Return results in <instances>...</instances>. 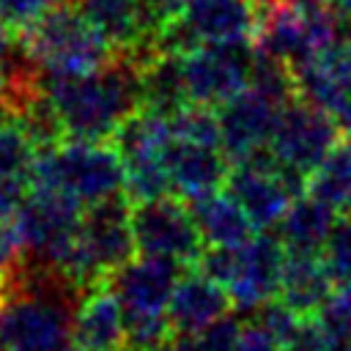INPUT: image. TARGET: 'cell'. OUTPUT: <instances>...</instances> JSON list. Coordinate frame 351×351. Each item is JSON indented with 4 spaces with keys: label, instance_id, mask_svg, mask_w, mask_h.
Masks as SVG:
<instances>
[{
    "label": "cell",
    "instance_id": "obj_1",
    "mask_svg": "<svg viewBox=\"0 0 351 351\" xmlns=\"http://www.w3.org/2000/svg\"><path fill=\"white\" fill-rule=\"evenodd\" d=\"M36 88L47 99L66 140L107 143L118 126L143 107L140 66L126 55L88 74H36Z\"/></svg>",
    "mask_w": 351,
    "mask_h": 351
},
{
    "label": "cell",
    "instance_id": "obj_2",
    "mask_svg": "<svg viewBox=\"0 0 351 351\" xmlns=\"http://www.w3.org/2000/svg\"><path fill=\"white\" fill-rule=\"evenodd\" d=\"M80 291L44 269H25L16 285L0 296L3 351H71Z\"/></svg>",
    "mask_w": 351,
    "mask_h": 351
},
{
    "label": "cell",
    "instance_id": "obj_3",
    "mask_svg": "<svg viewBox=\"0 0 351 351\" xmlns=\"http://www.w3.org/2000/svg\"><path fill=\"white\" fill-rule=\"evenodd\" d=\"M33 186L58 189L82 206H93L123 192L126 167L112 143L60 140L38 151Z\"/></svg>",
    "mask_w": 351,
    "mask_h": 351
},
{
    "label": "cell",
    "instance_id": "obj_4",
    "mask_svg": "<svg viewBox=\"0 0 351 351\" xmlns=\"http://www.w3.org/2000/svg\"><path fill=\"white\" fill-rule=\"evenodd\" d=\"M134 252L137 241L132 228V200L126 192H121L88 206L60 277L82 293L93 285H101L115 269L132 261Z\"/></svg>",
    "mask_w": 351,
    "mask_h": 351
},
{
    "label": "cell",
    "instance_id": "obj_5",
    "mask_svg": "<svg viewBox=\"0 0 351 351\" xmlns=\"http://www.w3.org/2000/svg\"><path fill=\"white\" fill-rule=\"evenodd\" d=\"M22 47L36 74L47 77L88 74L112 60V47L93 30V25L80 14V8L69 5L47 11L25 33Z\"/></svg>",
    "mask_w": 351,
    "mask_h": 351
},
{
    "label": "cell",
    "instance_id": "obj_6",
    "mask_svg": "<svg viewBox=\"0 0 351 351\" xmlns=\"http://www.w3.org/2000/svg\"><path fill=\"white\" fill-rule=\"evenodd\" d=\"M82 214V203H77L74 197L58 189L30 186L25 203L8 219V225L14 228L27 263L60 277L74 250Z\"/></svg>",
    "mask_w": 351,
    "mask_h": 351
},
{
    "label": "cell",
    "instance_id": "obj_7",
    "mask_svg": "<svg viewBox=\"0 0 351 351\" xmlns=\"http://www.w3.org/2000/svg\"><path fill=\"white\" fill-rule=\"evenodd\" d=\"M225 186L247 211L252 225L266 230L274 228L288 206L307 192V176L280 165L271 151H263L247 162H236Z\"/></svg>",
    "mask_w": 351,
    "mask_h": 351
},
{
    "label": "cell",
    "instance_id": "obj_8",
    "mask_svg": "<svg viewBox=\"0 0 351 351\" xmlns=\"http://www.w3.org/2000/svg\"><path fill=\"white\" fill-rule=\"evenodd\" d=\"M255 49L241 44H197L181 55V74L189 104L222 107L236 93L250 88Z\"/></svg>",
    "mask_w": 351,
    "mask_h": 351
},
{
    "label": "cell",
    "instance_id": "obj_9",
    "mask_svg": "<svg viewBox=\"0 0 351 351\" xmlns=\"http://www.w3.org/2000/svg\"><path fill=\"white\" fill-rule=\"evenodd\" d=\"M132 228H134L137 252L170 258L184 266H195V261L206 247L189 214V206L178 203L170 195L132 203Z\"/></svg>",
    "mask_w": 351,
    "mask_h": 351
},
{
    "label": "cell",
    "instance_id": "obj_10",
    "mask_svg": "<svg viewBox=\"0 0 351 351\" xmlns=\"http://www.w3.org/2000/svg\"><path fill=\"white\" fill-rule=\"evenodd\" d=\"M340 137L343 134L329 112L302 99H291L288 104H282L269 151L280 165L310 176Z\"/></svg>",
    "mask_w": 351,
    "mask_h": 351
},
{
    "label": "cell",
    "instance_id": "obj_11",
    "mask_svg": "<svg viewBox=\"0 0 351 351\" xmlns=\"http://www.w3.org/2000/svg\"><path fill=\"white\" fill-rule=\"evenodd\" d=\"M77 8L115 52L132 58L140 69L159 52L162 22L148 0H80Z\"/></svg>",
    "mask_w": 351,
    "mask_h": 351
},
{
    "label": "cell",
    "instance_id": "obj_12",
    "mask_svg": "<svg viewBox=\"0 0 351 351\" xmlns=\"http://www.w3.org/2000/svg\"><path fill=\"white\" fill-rule=\"evenodd\" d=\"M288 104V101H285ZM282 101L258 88H244L219 107V148L236 165L269 151Z\"/></svg>",
    "mask_w": 351,
    "mask_h": 351
},
{
    "label": "cell",
    "instance_id": "obj_13",
    "mask_svg": "<svg viewBox=\"0 0 351 351\" xmlns=\"http://www.w3.org/2000/svg\"><path fill=\"white\" fill-rule=\"evenodd\" d=\"M285 247L280 236L261 233L252 236L247 244L236 250V266L230 282L225 285L236 310H258L263 302L280 293V274H282Z\"/></svg>",
    "mask_w": 351,
    "mask_h": 351
},
{
    "label": "cell",
    "instance_id": "obj_14",
    "mask_svg": "<svg viewBox=\"0 0 351 351\" xmlns=\"http://www.w3.org/2000/svg\"><path fill=\"white\" fill-rule=\"evenodd\" d=\"M184 274V263L145 255L126 261L104 282L118 296L123 313H167L170 296Z\"/></svg>",
    "mask_w": 351,
    "mask_h": 351
},
{
    "label": "cell",
    "instance_id": "obj_15",
    "mask_svg": "<svg viewBox=\"0 0 351 351\" xmlns=\"http://www.w3.org/2000/svg\"><path fill=\"white\" fill-rule=\"evenodd\" d=\"M41 145L27 123L11 112L0 126V222H8L33 186V167Z\"/></svg>",
    "mask_w": 351,
    "mask_h": 351
},
{
    "label": "cell",
    "instance_id": "obj_16",
    "mask_svg": "<svg viewBox=\"0 0 351 351\" xmlns=\"http://www.w3.org/2000/svg\"><path fill=\"white\" fill-rule=\"evenodd\" d=\"M230 296L228 291L206 277L200 269L189 266V271L181 274L170 304H167V318L176 329V335H195L217 324L219 318L228 315L230 310Z\"/></svg>",
    "mask_w": 351,
    "mask_h": 351
},
{
    "label": "cell",
    "instance_id": "obj_17",
    "mask_svg": "<svg viewBox=\"0 0 351 351\" xmlns=\"http://www.w3.org/2000/svg\"><path fill=\"white\" fill-rule=\"evenodd\" d=\"M165 165L170 176V189L184 200H195L206 192L222 189L230 173L222 148L195 145L184 140H170L165 151Z\"/></svg>",
    "mask_w": 351,
    "mask_h": 351
},
{
    "label": "cell",
    "instance_id": "obj_18",
    "mask_svg": "<svg viewBox=\"0 0 351 351\" xmlns=\"http://www.w3.org/2000/svg\"><path fill=\"white\" fill-rule=\"evenodd\" d=\"M126 340L123 307L107 282L80 293L74 310V346L88 351H121Z\"/></svg>",
    "mask_w": 351,
    "mask_h": 351
},
{
    "label": "cell",
    "instance_id": "obj_19",
    "mask_svg": "<svg viewBox=\"0 0 351 351\" xmlns=\"http://www.w3.org/2000/svg\"><path fill=\"white\" fill-rule=\"evenodd\" d=\"M189 214L203 236L206 244L211 247H241L252 239V219L247 211L236 203V197L225 189L206 192L195 200H186Z\"/></svg>",
    "mask_w": 351,
    "mask_h": 351
},
{
    "label": "cell",
    "instance_id": "obj_20",
    "mask_svg": "<svg viewBox=\"0 0 351 351\" xmlns=\"http://www.w3.org/2000/svg\"><path fill=\"white\" fill-rule=\"evenodd\" d=\"M332 291H335V282L321 261V252H288L285 250L277 299H282L302 318H310L318 313V307L326 302Z\"/></svg>",
    "mask_w": 351,
    "mask_h": 351
},
{
    "label": "cell",
    "instance_id": "obj_21",
    "mask_svg": "<svg viewBox=\"0 0 351 351\" xmlns=\"http://www.w3.org/2000/svg\"><path fill=\"white\" fill-rule=\"evenodd\" d=\"M335 222V208L304 192L288 206V211L277 222V236L288 252H321Z\"/></svg>",
    "mask_w": 351,
    "mask_h": 351
},
{
    "label": "cell",
    "instance_id": "obj_22",
    "mask_svg": "<svg viewBox=\"0 0 351 351\" xmlns=\"http://www.w3.org/2000/svg\"><path fill=\"white\" fill-rule=\"evenodd\" d=\"M140 82H143V107L154 112H162L170 118L184 104H189L184 74H181V55L156 52L140 69Z\"/></svg>",
    "mask_w": 351,
    "mask_h": 351
},
{
    "label": "cell",
    "instance_id": "obj_23",
    "mask_svg": "<svg viewBox=\"0 0 351 351\" xmlns=\"http://www.w3.org/2000/svg\"><path fill=\"white\" fill-rule=\"evenodd\" d=\"M307 195L335 211L351 206V137L337 140L324 162L307 176Z\"/></svg>",
    "mask_w": 351,
    "mask_h": 351
},
{
    "label": "cell",
    "instance_id": "obj_24",
    "mask_svg": "<svg viewBox=\"0 0 351 351\" xmlns=\"http://www.w3.org/2000/svg\"><path fill=\"white\" fill-rule=\"evenodd\" d=\"M123 326L126 351H165L176 337L167 313H123Z\"/></svg>",
    "mask_w": 351,
    "mask_h": 351
},
{
    "label": "cell",
    "instance_id": "obj_25",
    "mask_svg": "<svg viewBox=\"0 0 351 351\" xmlns=\"http://www.w3.org/2000/svg\"><path fill=\"white\" fill-rule=\"evenodd\" d=\"M170 134L173 140L219 148V112L203 104H184L170 115Z\"/></svg>",
    "mask_w": 351,
    "mask_h": 351
},
{
    "label": "cell",
    "instance_id": "obj_26",
    "mask_svg": "<svg viewBox=\"0 0 351 351\" xmlns=\"http://www.w3.org/2000/svg\"><path fill=\"white\" fill-rule=\"evenodd\" d=\"M239 321L233 315L219 318L217 324H211L203 332L195 335H176L173 343L165 351H233L236 348V337H239Z\"/></svg>",
    "mask_w": 351,
    "mask_h": 351
},
{
    "label": "cell",
    "instance_id": "obj_27",
    "mask_svg": "<svg viewBox=\"0 0 351 351\" xmlns=\"http://www.w3.org/2000/svg\"><path fill=\"white\" fill-rule=\"evenodd\" d=\"M321 261L337 288H351V217L335 222L321 250Z\"/></svg>",
    "mask_w": 351,
    "mask_h": 351
},
{
    "label": "cell",
    "instance_id": "obj_28",
    "mask_svg": "<svg viewBox=\"0 0 351 351\" xmlns=\"http://www.w3.org/2000/svg\"><path fill=\"white\" fill-rule=\"evenodd\" d=\"M52 0H0V27L25 36L47 11Z\"/></svg>",
    "mask_w": 351,
    "mask_h": 351
},
{
    "label": "cell",
    "instance_id": "obj_29",
    "mask_svg": "<svg viewBox=\"0 0 351 351\" xmlns=\"http://www.w3.org/2000/svg\"><path fill=\"white\" fill-rule=\"evenodd\" d=\"M252 321L255 324H261L266 332H271L280 343L296 329V324L302 321V315L299 313H293L282 299H269V302H263L258 310H252Z\"/></svg>",
    "mask_w": 351,
    "mask_h": 351
},
{
    "label": "cell",
    "instance_id": "obj_30",
    "mask_svg": "<svg viewBox=\"0 0 351 351\" xmlns=\"http://www.w3.org/2000/svg\"><path fill=\"white\" fill-rule=\"evenodd\" d=\"M280 351H324V337L315 318H302L296 329L280 343Z\"/></svg>",
    "mask_w": 351,
    "mask_h": 351
},
{
    "label": "cell",
    "instance_id": "obj_31",
    "mask_svg": "<svg viewBox=\"0 0 351 351\" xmlns=\"http://www.w3.org/2000/svg\"><path fill=\"white\" fill-rule=\"evenodd\" d=\"M233 351H280V340L271 332H266L261 324L250 321V324H244L239 329Z\"/></svg>",
    "mask_w": 351,
    "mask_h": 351
},
{
    "label": "cell",
    "instance_id": "obj_32",
    "mask_svg": "<svg viewBox=\"0 0 351 351\" xmlns=\"http://www.w3.org/2000/svg\"><path fill=\"white\" fill-rule=\"evenodd\" d=\"M148 3L154 5V11H156V16H159L162 27H165L167 22H173L176 16H181V14H184V8L189 5V0H148Z\"/></svg>",
    "mask_w": 351,
    "mask_h": 351
},
{
    "label": "cell",
    "instance_id": "obj_33",
    "mask_svg": "<svg viewBox=\"0 0 351 351\" xmlns=\"http://www.w3.org/2000/svg\"><path fill=\"white\" fill-rule=\"evenodd\" d=\"M332 8L337 11L343 25H351V0H332Z\"/></svg>",
    "mask_w": 351,
    "mask_h": 351
},
{
    "label": "cell",
    "instance_id": "obj_34",
    "mask_svg": "<svg viewBox=\"0 0 351 351\" xmlns=\"http://www.w3.org/2000/svg\"><path fill=\"white\" fill-rule=\"evenodd\" d=\"M8 115H11V107H8L5 101H0V126L8 121Z\"/></svg>",
    "mask_w": 351,
    "mask_h": 351
},
{
    "label": "cell",
    "instance_id": "obj_35",
    "mask_svg": "<svg viewBox=\"0 0 351 351\" xmlns=\"http://www.w3.org/2000/svg\"><path fill=\"white\" fill-rule=\"evenodd\" d=\"M52 3H60V5H66V3H71V0H52Z\"/></svg>",
    "mask_w": 351,
    "mask_h": 351
},
{
    "label": "cell",
    "instance_id": "obj_36",
    "mask_svg": "<svg viewBox=\"0 0 351 351\" xmlns=\"http://www.w3.org/2000/svg\"><path fill=\"white\" fill-rule=\"evenodd\" d=\"M71 351H88V348H80V346H74V348H71Z\"/></svg>",
    "mask_w": 351,
    "mask_h": 351
},
{
    "label": "cell",
    "instance_id": "obj_37",
    "mask_svg": "<svg viewBox=\"0 0 351 351\" xmlns=\"http://www.w3.org/2000/svg\"><path fill=\"white\" fill-rule=\"evenodd\" d=\"M348 211H351V206H348Z\"/></svg>",
    "mask_w": 351,
    "mask_h": 351
}]
</instances>
